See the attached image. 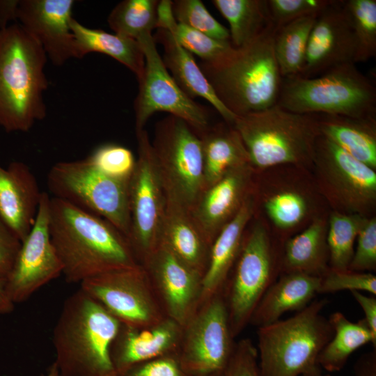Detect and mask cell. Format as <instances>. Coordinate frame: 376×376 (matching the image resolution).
Masks as SVG:
<instances>
[{
    "instance_id": "obj_1",
    "label": "cell",
    "mask_w": 376,
    "mask_h": 376,
    "mask_svg": "<svg viewBox=\"0 0 376 376\" xmlns=\"http://www.w3.org/2000/svg\"><path fill=\"white\" fill-rule=\"evenodd\" d=\"M49 233L69 283L140 264L127 237L104 219L50 197Z\"/></svg>"
},
{
    "instance_id": "obj_2",
    "label": "cell",
    "mask_w": 376,
    "mask_h": 376,
    "mask_svg": "<svg viewBox=\"0 0 376 376\" xmlns=\"http://www.w3.org/2000/svg\"><path fill=\"white\" fill-rule=\"evenodd\" d=\"M276 29L270 24L246 45L198 65L219 99L237 116L277 104L283 78L274 50Z\"/></svg>"
},
{
    "instance_id": "obj_3",
    "label": "cell",
    "mask_w": 376,
    "mask_h": 376,
    "mask_svg": "<svg viewBox=\"0 0 376 376\" xmlns=\"http://www.w3.org/2000/svg\"><path fill=\"white\" fill-rule=\"evenodd\" d=\"M47 60L19 23L0 29V126L6 132H28L45 118Z\"/></svg>"
},
{
    "instance_id": "obj_4",
    "label": "cell",
    "mask_w": 376,
    "mask_h": 376,
    "mask_svg": "<svg viewBox=\"0 0 376 376\" xmlns=\"http://www.w3.org/2000/svg\"><path fill=\"white\" fill-rule=\"evenodd\" d=\"M121 322L82 289L64 302L53 331L54 362L63 376L116 373L111 349Z\"/></svg>"
},
{
    "instance_id": "obj_5",
    "label": "cell",
    "mask_w": 376,
    "mask_h": 376,
    "mask_svg": "<svg viewBox=\"0 0 376 376\" xmlns=\"http://www.w3.org/2000/svg\"><path fill=\"white\" fill-rule=\"evenodd\" d=\"M326 299L313 300L293 316L258 327L260 376H304L321 371L318 357L333 336L322 311Z\"/></svg>"
},
{
    "instance_id": "obj_6",
    "label": "cell",
    "mask_w": 376,
    "mask_h": 376,
    "mask_svg": "<svg viewBox=\"0 0 376 376\" xmlns=\"http://www.w3.org/2000/svg\"><path fill=\"white\" fill-rule=\"evenodd\" d=\"M232 125L240 136L253 169L314 161L320 135L315 114L295 113L275 104L237 116Z\"/></svg>"
},
{
    "instance_id": "obj_7",
    "label": "cell",
    "mask_w": 376,
    "mask_h": 376,
    "mask_svg": "<svg viewBox=\"0 0 376 376\" xmlns=\"http://www.w3.org/2000/svg\"><path fill=\"white\" fill-rule=\"evenodd\" d=\"M298 113L375 118L376 88L354 63L312 78H283L277 104Z\"/></svg>"
},
{
    "instance_id": "obj_8",
    "label": "cell",
    "mask_w": 376,
    "mask_h": 376,
    "mask_svg": "<svg viewBox=\"0 0 376 376\" xmlns=\"http://www.w3.org/2000/svg\"><path fill=\"white\" fill-rule=\"evenodd\" d=\"M129 183L130 180L103 173L88 157L57 162L47 176L53 197L104 219L127 239L130 228Z\"/></svg>"
},
{
    "instance_id": "obj_9",
    "label": "cell",
    "mask_w": 376,
    "mask_h": 376,
    "mask_svg": "<svg viewBox=\"0 0 376 376\" xmlns=\"http://www.w3.org/2000/svg\"><path fill=\"white\" fill-rule=\"evenodd\" d=\"M151 143L166 199L190 211L205 189L200 136L169 115L157 124Z\"/></svg>"
},
{
    "instance_id": "obj_10",
    "label": "cell",
    "mask_w": 376,
    "mask_h": 376,
    "mask_svg": "<svg viewBox=\"0 0 376 376\" xmlns=\"http://www.w3.org/2000/svg\"><path fill=\"white\" fill-rule=\"evenodd\" d=\"M266 228L257 224L244 238L224 286L230 331L234 338L249 324L260 300L281 272Z\"/></svg>"
},
{
    "instance_id": "obj_11",
    "label": "cell",
    "mask_w": 376,
    "mask_h": 376,
    "mask_svg": "<svg viewBox=\"0 0 376 376\" xmlns=\"http://www.w3.org/2000/svg\"><path fill=\"white\" fill-rule=\"evenodd\" d=\"M136 134L138 157L129 183L127 240L141 265L159 246L167 200L148 134L145 129Z\"/></svg>"
},
{
    "instance_id": "obj_12",
    "label": "cell",
    "mask_w": 376,
    "mask_h": 376,
    "mask_svg": "<svg viewBox=\"0 0 376 376\" xmlns=\"http://www.w3.org/2000/svg\"><path fill=\"white\" fill-rule=\"evenodd\" d=\"M235 344L221 291L202 304L182 327L178 354L190 375L210 376L223 373Z\"/></svg>"
},
{
    "instance_id": "obj_13",
    "label": "cell",
    "mask_w": 376,
    "mask_h": 376,
    "mask_svg": "<svg viewBox=\"0 0 376 376\" xmlns=\"http://www.w3.org/2000/svg\"><path fill=\"white\" fill-rule=\"evenodd\" d=\"M137 42L143 51L145 65L134 101L136 131L144 129L155 112L164 111L187 122L196 132L209 126L207 110L180 88L166 68L152 33Z\"/></svg>"
},
{
    "instance_id": "obj_14",
    "label": "cell",
    "mask_w": 376,
    "mask_h": 376,
    "mask_svg": "<svg viewBox=\"0 0 376 376\" xmlns=\"http://www.w3.org/2000/svg\"><path fill=\"white\" fill-rule=\"evenodd\" d=\"M80 288L123 325L145 327L166 317L141 265L95 275L83 281Z\"/></svg>"
},
{
    "instance_id": "obj_15",
    "label": "cell",
    "mask_w": 376,
    "mask_h": 376,
    "mask_svg": "<svg viewBox=\"0 0 376 376\" xmlns=\"http://www.w3.org/2000/svg\"><path fill=\"white\" fill-rule=\"evenodd\" d=\"M49 194L42 191L33 226L22 242L5 290L14 304L25 301L38 289L63 273L49 233Z\"/></svg>"
},
{
    "instance_id": "obj_16",
    "label": "cell",
    "mask_w": 376,
    "mask_h": 376,
    "mask_svg": "<svg viewBox=\"0 0 376 376\" xmlns=\"http://www.w3.org/2000/svg\"><path fill=\"white\" fill-rule=\"evenodd\" d=\"M313 162L329 192L345 208L363 215L373 207L376 201L375 170L321 134L316 141Z\"/></svg>"
},
{
    "instance_id": "obj_17",
    "label": "cell",
    "mask_w": 376,
    "mask_h": 376,
    "mask_svg": "<svg viewBox=\"0 0 376 376\" xmlns=\"http://www.w3.org/2000/svg\"><path fill=\"white\" fill-rule=\"evenodd\" d=\"M141 265L165 315L183 327L199 306L203 276L160 244Z\"/></svg>"
},
{
    "instance_id": "obj_18",
    "label": "cell",
    "mask_w": 376,
    "mask_h": 376,
    "mask_svg": "<svg viewBox=\"0 0 376 376\" xmlns=\"http://www.w3.org/2000/svg\"><path fill=\"white\" fill-rule=\"evenodd\" d=\"M354 57V39L345 0H334L316 18L298 76L312 78L341 65L356 64Z\"/></svg>"
},
{
    "instance_id": "obj_19",
    "label": "cell",
    "mask_w": 376,
    "mask_h": 376,
    "mask_svg": "<svg viewBox=\"0 0 376 376\" xmlns=\"http://www.w3.org/2000/svg\"><path fill=\"white\" fill-rule=\"evenodd\" d=\"M74 0H19V24L40 44L52 64L75 58L70 28Z\"/></svg>"
},
{
    "instance_id": "obj_20",
    "label": "cell",
    "mask_w": 376,
    "mask_h": 376,
    "mask_svg": "<svg viewBox=\"0 0 376 376\" xmlns=\"http://www.w3.org/2000/svg\"><path fill=\"white\" fill-rule=\"evenodd\" d=\"M253 170L251 164H247L230 171L214 184L205 188L190 210L210 246L249 194Z\"/></svg>"
},
{
    "instance_id": "obj_21",
    "label": "cell",
    "mask_w": 376,
    "mask_h": 376,
    "mask_svg": "<svg viewBox=\"0 0 376 376\" xmlns=\"http://www.w3.org/2000/svg\"><path fill=\"white\" fill-rule=\"evenodd\" d=\"M182 336V327L166 316L145 327L122 324L111 349L115 372L123 375L135 365L178 352Z\"/></svg>"
},
{
    "instance_id": "obj_22",
    "label": "cell",
    "mask_w": 376,
    "mask_h": 376,
    "mask_svg": "<svg viewBox=\"0 0 376 376\" xmlns=\"http://www.w3.org/2000/svg\"><path fill=\"white\" fill-rule=\"evenodd\" d=\"M41 195L36 178L25 163L0 165V217L22 242L33 226Z\"/></svg>"
},
{
    "instance_id": "obj_23",
    "label": "cell",
    "mask_w": 376,
    "mask_h": 376,
    "mask_svg": "<svg viewBox=\"0 0 376 376\" xmlns=\"http://www.w3.org/2000/svg\"><path fill=\"white\" fill-rule=\"evenodd\" d=\"M254 210L255 201L249 194L238 212L223 227L212 242L207 267L202 278L199 306L223 290L240 253L244 230Z\"/></svg>"
},
{
    "instance_id": "obj_24",
    "label": "cell",
    "mask_w": 376,
    "mask_h": 376,
    "mask_svg": "<svg viewBox=\"0 0 376 376\" xmlns=\"http://www.w3.org/2000/svg\"><path fill=\"white\" fill-rule=\"evenodd\" d=\"M163 47V62L180 88L190 98L207 101L227 123L233 125L237 116L221 102L192 54L182 47L171 32L157 29L153 36Z\"/></svg>"
},
{
    "instance_id": "obj_25",
    "label": "cell",
    "mask_w": 376,
    "mask_h": 376,
    "mask_svg": "<svg viewBox=\"0 0 376 376\" xmlns=\"http://www.w3.org/2000/svg\"><path fill=\"white\" fill-rule=\"evenodd\" d=\"M264 294L249 324L257 327L272 324L289 312L306 308L318 294L320 277L303 273H283Z\"/></svg>"
},
{
    "instance_id": "obj_26",
    "label": "cell",
    "mask_w": 376,
    "mask_h": 376,
    "mask_svg": "<svg viewBox=\"0 0 376 376\" xmlns=\"http://www.w3.org/2000/svg\"><path fill=\"white\" fill-rule=\"evenodd\" d=\"M159 244L203 276L210 246L194 221L190 211L168 200Z\"/></svg>"
},
{
    "instance_id": "obj_27",
    "label": "cell",
    "mask_w": 376,
    "mask_h": 376,
    "mask_svg": "<svg viewBox=\"0 0 376 376\" xmlns=\"http://www.w3.org/2000/svg\"><path fill=\"white\" fill-rule=\"evenodd\" d=\"M321 135L376 170L375 118L315 114Z\"/></svg>"
},
{
    "instance_id": "obj_28",
    "label": "cell",
    "mask_w": 376,
    "mask_h": 376,
    "mask_svg": "<svg viewBox=\"0 0 376 376\" xmlns=\"http://www.w3.org/2000/svg\"><path fill=\"white\" fill-rule=\"evenodd\" d=\"M196 133L202 142L205 188L230 171L251 164L242 140L232 125L208 126Z\"/></svg>"
},
{
    "instance_id": "obj_29",
    "label": "cell",
    "mask_w": 376,
    "mask_h": 376,
    "mask_svg": "<svg viewBox=\"0 0 376 376\" xmlns=\"http://www.w3.org/2000/svg\"><path fill=\"white\" fill-rule=\"evenodd\" d=\"M70 28L75 39V58H82L93 52L104 54L127 68L136 75L137 80L141 78L145 58L136 40L88 28L73 17L70 20Z\"/></svg>"
},
{
    "instance_id": "obj_30",
    "label": "cell",
    "mask_w": 376,
    "mask_h": 376,
    "mask_svg": "<svg viewBox=\"0 0 376 376\" xmlns=\"http://www.w3.org/2000/svg\"><path fill=\"white\" fill-rule=\"evenodd\" d=\"M327 228L316 219L285 243L280 257L281 272L303 273L320 277L329 268Z\"/></svg>"
},
{
    "instance_id": "obj_31",
    "label": "cell",
    "mask_w": 376,
    "mask_h": 376,
    "mask_svg": "<svg viewBox=\"0 0 376 376\" xmlns=\"http://www.w3.org/2000/svg\"><path fill=\"white\" fill-rule=\"evenodd\" d=\"M333 336L318 357L320 368L327 372H338L345 366L349 357L361 347L371 343L376 347V336L365 320L352 322L341 312L333 313L328 318Z\"/></svg>"
},
{
    "instance_id": "obj_32",
    "label": "cell",
    "mask_w": 376,
    "mask_h": 376,
    "mask_svg": "<svg viewBox=\"0 0 376 376\" xmlns=\"http://www.w3.org/2000/svg\"><path fill=\"white\" fill-rule=\"evenodd\" d=\"M212 2L228 22L230 42L235 48L246 45L272 24L267 0H213Z\"/></svg>"
},
{
    "instance_id": "obj_33",
    "label": "cell",
    "mask_w": 376,
    "mask_h": 376,
    "mask_svg": "<svg viewBox=\"0 0 376 376\" xmlns=\"http://www.w3.org/2000/svg\"><path fill=\"white\" fill-rule=\"evenodd\" d=\"M318 15L299 18L276 29L274 50L282 78L298 76L301 72Z\"/></svg>"
},
{
    "instance_id": "obj_34",
    "label": "cell",
    "mask_w": 376,
    "mask_h": 376,
    "mask_svg": "<svg viewBox=\"0 0 376 376\" xmlns=\"http://www.w3.org/2000/svg\"><path fill=\"white\" fill-rule=\"evenodd\" d=\"M157 0H124L118 3L107 18L114 33L138 40L157 29Z\"/></svg>"
},
{
    "instance_id": "obj_35",
    "label": "cell",
    "mask_w": 376,
    "mask_h": 376,
    "mask_svg": "<svg viewBox=\"0 0 376 376\" xmlns=\"http://www.w3.org/2000/svg\"><path fill=\"white\" fill-rule=\"evenodd\" d=\"M364 219L365 217L359 214L337 212L331 214L327 228L330 268L348 269L354 254V242Z\"/></svg>"
},
{
    "instance_id": "obj_36",
    "label": "cell",
    "mask_w": 376,
    "mask_h": 376,
    "mask_svg": "<svg viewBox=\"0 0 376 376\" xmlns=\"http://www.w3.org/2000/svg\"><path fill=\"white\" fill-rule=\"evenodd\" d=\"M355 44V63L376 55V1L346 0Z\"/></svg>"
},
{
    "instance_id": "obj_37",
    "label": "cell",
    "mask_w": 376,
    "mask_h": 376,
    "mask_svg": "<svg viewBox=\"0 0 376 376\" xmlns=\"http://www.w3.org/2000/svg\"><path fill=\"white\" fill-rule=\"evenodd\" d=\"M171 32L178 43L203 62L212 63L226 55L233 46L230 41H221L191 29L175 19L164 29Z\"/></svg>"
},
{
    "instance_id": "obj_38",
    "label": "cell",
    "mask_w": 376,
    "mask_h": 376,
    "mask_svg": "<svg viewBox=\"0 0 376 376\" xmlns=\"http://www.w3.org/2000/svg\"><path fill=\"white\" fill-rule=\"evenodd\" d=\"M172 10L177 22L212 38L230 42L228 29L209 13L201 0L173 1Z\"/></svg>"
},
{
    "instance_id": "obj_39",
    "label": "cell",
    "mask_w": 376,
    "mask_h": 376,
    "mask_svg": "<svg viewBox=\"0 0 376 376\" xmlns=\"http://www.w3.org/2000/svg\"><path fill=\"white\" fill-rule=\"evenodd\" d=\"M265 209L272 222L281 229H288L298 224L308 210L306 199L300 194L284 191L270 196Z\"/></svg>"
},
{
    "instance_id": "obj_40",
    "label": "cell",
    "mask_w": 376,
    "mask_h": 376,
    "mask_svg": "<svg viewBox=\"0 0 376 376\" xmlns=\"http://www.w3.org/2000/svg\"><path fill=\"white\" fill-rule=\"evenodd\" d=\"M87 157L103 173L125 180L130 179L136 164V159L130 149L114 143L97 147Z\"/></svg>"
},
{
    "instance_id": "obj_41",
    "label": "cell",
    "mask_w": 376,
    "mask_h": 376,
    "mask_svg": "<svg viewBox=\"0 0 376 376\" xmlns=\"http://www.w3.org/2000/svg\"><path fill=\"white\" fill-rule=\"evenodd\" d=\"M343 290L366 292L376 295V276L371 272L349 269L338 270L329 267L320 276L318 294L334 293Z\"/></svg>"
},
{
    "instance_id": "obj_42",
    "label": "cell",
    "mask_w": 376,
    "mask_h": 376,
    "mask_svg": "<svg viewBox=\"0 0 376 376\" xmlns=\"http://www.w3.org/2000/svg\"><path fill=\"white\" fill-rule=\"evenodd\" d=\"M334 0H267L271 23L279 28L293 20L317 15Z\"/></svg>"
},
{
    "instance_id": "obj_43",
    "label": "cell",
    "mask_w": 376,
    "mask_h": 376,
    "mask_svg": "<svg viewBox=\"0 0 376 376\" xmlns=\"http://www.w3.org/2000/svg\"><path fill=\"white\" fill-rule=\"evenodd\" d=\"M357 246L348 267L357 272L376 268V219L365 217L356 239Z\"/></svg>"
},
{
    "instance_id": "obj_44",
    "label": "cell",
    "mask_w": 376,
    "mask_h": 376,
    "mask_svg": "<svg viewBox=\"0 0 376 376\" xmlns=\"http://www.w3.org/2000/svg\"><path fill=\"white\" fill-rule=\"evenodd\" d=\"M222 376H260L257 349L250 338H242L235 343Z\"/></svg>"
},
{
    "instance_id": "obj_45",
    "label": "cell",
    "mask_w": 376,
    "mask_h": 376,
    "mask_svg": "<svg viewBox=\"0 0 376 376\" xmlns=\"http://www.w3.org/2000/svg\"><path fill=\"white\" fill-rule=\"evenodd\" d=\"M123 376H192L182 365L178 352L161 356L137 365Z\"/></svg>"
},
{
    "instance_id": "obj_46",
    "label": "cell",
    "mask_w": 376,
    "mask_h": 376,
    "mask_svg": "<svg viewBox=\"0 0 376 376\" xmlns=\"http://www.w3.org/2000/svg\"><path fill=\"white\" fill-rule=\"evenodd\" d=\"M22 241L0 217V279H6L11 272Z\"/></svg>"
},
{
    "instance_id": "obj_47",
    "label": "cell",
    "mask_w": 376,
    "mask_h": 376,
    "mask_svg": "<svg viewBox=\"0 0 376 376\" xmlns=\"http://www.w3.org/2000/svg\"><path fill=\"white\" fill-rule=\"evenodd\" d=\"M351 294L363 311V319L373 334L376 336V298L359 291H352Z\"/></svg>"
},
{
    "instance_id": "obj_48",
    "label": "cell",
    "mask_w": 376,
    "mask_h": 376,
    "mask_svg": "<svg viewBox=\"0 0 376 376\" xmlns=\"http://www.w3.org/2000/svg\"><path fill=\"white\" fill-rule=\"evenodd\" d=\"M354 369V376H376V349L361 355Z\"/></svg>"
},
{
    "instance_id": "obj_49",
    "label": "cell",
    "mask_w": 376,
    "mask_h": 376,
    "mask_svg": "<svg viewBox=\"0 0 376 376\" xmlns=\"http://www.w3.org/2000/svg\"><path fill=\"white\" fill-rule=\"evenodd\" d=\"M19 3V0H0V29L16 22Z\"/></svg>"
},
{
    "instance_id": "obj_50",
    "label": "cell",
    "mask_w": 376,
    "mask_h": 376,
    "mask_svg": "<svg viewBox=\"0 0 376 376\" xmlns=\"http://www.w3.org/2000/svg\"><path fill=\"white\" fill-rule=\"evenodd\" d=\"M6 279H0V314L8 313L14 308V304L10 301L5 290Z\"/></svg>"
},
{
    "instance_id": "obj_51",
    "label": "cell",
    "mask_w": 376,
    "mask_h": 376,
    "mask_svg": "<svg viewBox=\"0 0 376 376\" xmlns=\"http://www.w3.org/2000/svg\"><path fill=\"white\" fill-rule=\"evenodd\" d=\"M42 376H63L58 370L54 363L49 367L48 370Z\"/></svg>"
},
{
    "instance_id": "obj_52",
    "label": "cell",
    "mask_w": 376,
    "mask_h": 376,
    "mask_svg": "<svg viewBox=\"0 0 376 376\" xmlns=\"http://www.w3.org/2000/svg\"><path fill=\"white\" fill-rule=\"evenodd\" d=\"M304 376H331V375H329V374H323L322 373V370H321V371H319V372L311 373V374L306 375H304Z\"/></svg>"
},
{
    "instance_id": "obj_53",
    "label": "cell",
    "mask_w": 376,
    "mask_h": 376,
    "mask_svg": "<svg viewBox=\"0 0 376 376\" xmlns=\"http://www.w3.org/2000/svg\"><path fill=\"white\" fill-rule=\"evenodd\" d=\"M107 376H123L122 375L118 374L117 373H113L111 374H109Z\"/></svg>"
},
{
    "instance_id": "obj_54",
    "label": "cell",
    "mask_w": 376,
    "mask_h": 376,
    "mask_svg": "<svg viewBox=\"0 0 376 376\" xmlns=\"http://www.w3.org/2000/svg\"><path fill=\"white\" fill-rule=\"evenodd\" d=\"M222 373H216V374H213V375H212L210 376H222Z\"/></svg>"
}]
</instances>
